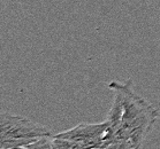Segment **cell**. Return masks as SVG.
I'll list each match as a JSON object with an SVG mask.
<instances>
[{
  "mask_svg": "<svg viewBox=\"0 0 160 149\" xmlns=\"http://www.w3.org/2000/svg\"><path fill=\"white\" fill-rule=\"evenodd\" d=\"M108 88L114 93L106 119L112 130V142L104 149H139L159 114L134 91L131 79L126 83L111 81Z\"/></svg>",
  "mask_w": 160,
  "mask_h": 149,
  "instance_id": "6da1fadb",
  "label": "cell"
},
{
  "mask_svg": "<svg viewBox=\"0 0 160 149\" xmlns=\"http://www.w3.org/2000/svg\"><path fill=\"white\" fill-rule=\"evenodd\" d=\"M52 133L46 127L11 113H0V148L18 149Z\"/></svg>",
  "mask_w": 160,
  "mask_h": 149,
  "instance_id": "7a4b0ae2",
  "label": "cell"
},
{
  "mask_svg": "<svg viewBox=\"0 0 160 149\" xmlns=\"http://www.w3.org/2000/svg\"><path fill=\"white\" fill-rule=\"evenodd\" d=\"M54 137L76 142L87 149H104L112 142V130L107 120L102 123H81Z\"/></svg>",
  "mask_w": 160,
  "mask_h": 149,
  "instance_id": "3957f363",
  "label": "cell"
},
{
  "mask_svg": "<svg viewBox=\"0 0 160 149\" xmlns=\"http://www.w3.org/2000/svg\"><path fill=\"white\" fill-rule=\"evenodd\" d=\"M18 149H57L53 141V135H48V137H43L36 142H33L31 145L26 146L23 148Z\"/></svg>",
  "mask_w": 160,
  "mask_h": 149,
  "instance_id": "277c9868",
  "label": "cell"
},
{
  "mask_svg": "<svg viewBox=\"0 0 160 149\" xmlns=\"http://www.w3.org/2000/svg\"><path fill=\"white\" fill-rule=\"evenodd\" d=\"M53 141H54V146L57 149H87L80 146L78 143L70 140H66V139H60L57 138L53 135Z\"/></svg>",
  "mask_w": 160,
  "mask_h": 149,
  "instance_id": "5b68a950",
  "label": "cell"
}]
</instances>
